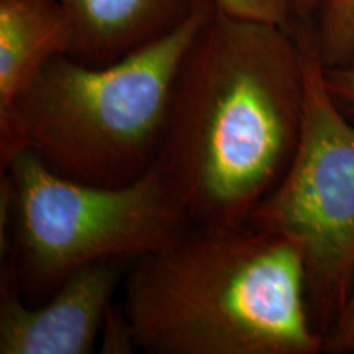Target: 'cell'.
<instances>
[{"mask_svg": "<svg viewBox=\"0 0 354 354\" xmlns=\"http://www.w3.org/2000/svg\"><path fill=\"white\" fill-rule=\"evenodd\" d=\"M323 353L353 354L354 353V286L349 292L342 312L331 323L323 336Z\"/></svg>", "mask_w": 354, "mask_h": 354, "instance_id": "obj_12", "label": "cell"}, {"mask_svg": "<svg viewBox=\"0 0 354 354\" xmlns=\"http://www.w3.org/2000/svg\"><path fill=\"white\" fill-rule=\"evenodd\" d=\"M304 102L294 26L215 6L180 66L158 161L196 227H245L289 169Z\"/></svg>", "mask_w": 354, "mask_h": 354, "instance_id": "obj_1", "label": "cell"}, {"mask_svg": "<svg viewBox=\"0 0 354 354\" xmlns=\"http://www.w3.org/2000/svg\"><path fill=\"white\" fill-rule=\"evenodd\" d=\"M71 24L59 0H0V120L48 61L68 55Z\"/></svg>", "mask_w": 354, "mask_h": 354, "instance_id": "obj_8", "label": "cell"}, {"mask_svg": "<svg viewBox=\"0 0 354 354\" xmlns=\"http://www.w3.org/2000/svg\"><path fill=\"white\" fill-rule=\"evenodd\" d=\"M99 351L104 354H131L138 351L133 328L120 307H110L99 339Z\"/></svg>", "mask_w": 354, "mask_h": 354, "instance_id": "obj_11", "label": "cell"}, {"mask_svg": "<svg viewBox=\"0 0 354 354\" xmlns=\"http://www.w3.org/2000/svg\"><path fill=\"white\" fill-rule=\"evenodd\" d=\"M125 263L77 269L43 304L28 305L10 269L0 276V354H91L99 339Z\"/></svg>", "mask_w": 354, "mask_h": 354, "instance_id": "obj_6", "label": "cell"}, {"mask_svg": "<svg viewBox=\"0 0 354 354\" xmlns=\"http://www.w3.org/2000/svg\"><path fill=\"white\" fill-rule=\"evenodd\" d=\"M216 8L240 19L268 21L292 28L295 24L289 0H214Z\"/></svg>", "mask_w": 354, "mask_h": 354, "instance_id": "obj_10", "label": "cell"}, {"mask_svg": "<svg viewBox=\"0 0 354 354\" xmlns=\"http://www.w3.org/2000/svg\"><path fill=\"white\" fill-rule=\"evenodd\" d=\"M325 81L336 104L354 115V57L346 63L325 68Z\"/></svg>", "mask_w": 354, "mask_h": 354, "instance_id": "obj_13", "label": "cell"}, {"mask_svg": "<svg viewBox=\"0 0 354 354\" xmlns=\"http://www.w3.org/2000/svg\"><path fill=\"white\" fill-rule=\"evenodd\" d=\"M294 35L305 74L297 151L246 225L300 251L310 315L323 338L354 286V123L326 86L315 25L295 20Z\"/></svg>", "mask_w": 354, "mask_h": 354, "instance_id": "obj_5", "label": "cell"}, {"mask_svg": "<svg viewBox=\"0 0 354 354\" xmlns=\"http://www.w3.org/2000/svg\"><path fill=\"white\" fill-rule=\"evenodd\" d=\"M215 12L201 0L172 32L107 66L57 55L0 120V162L30 149L55 174L120 187L158 165L180 66Z\"/></svg>", "mask_w": 354, "mask_h": 354, "instance_id": "obj_3", "label": "cell"}, {"mask_svg": "<svg viewBox=\"0 0 354 354\" xmlns=\"http://www.w3.org/2000/svg\"><path fill=\"white\" fill-rule=\"evenodd\" d=\"M325 0H289L294 19L300 21H312L320 13Z\"/></svg>", "mask_w": 354, "mask_h": 354, "instance_id": "obj_14", "label": "cell"}, {"mask_svg": "<svg viewBox=\"0 0 354 354\" xmlns=\"http://www.w3.org/2000/svg\"><path fill=\"white\" fill-rule=\"evenodd\" d=\"M122 308L148 354L323 353L302 254L250 225H194L133 261Z\"/></svg>", "mask_w": 354, "mask_h": 354, "instance_id": "obj_2", "label": "cell"}, {"mask_svg": "<svg viewBox=\"0 0 354 354\" xmlns=\"http://www.w3.org/2000/svg\"><path fill=\"white\" fill-rule=\"evenodd\" d=\"M71 24L68 55L107 66L165 37L201 0H59Z\"/></svg>", "mask_w": 354, "mask_h": 354, "instance_id": "obj_7", "label": "cell"}, {"mask_svg": "<svg viewBox=\"0 0 354 354\" xmlns=\"http://www.w3.org/2000/svg\"><path fill=\"white\" fill-rule=\"evenodd\" d=\"M2 266L28 305L95 263L131 264L194 223L161 166L120 187L84 184L48 169L30 149L2 166Z\"/></svg>", "mask_w": 354, "mask_h": 354, "instance_id": "obj_4", "label": "cell"}, {"mask_svg": "<svg viewBox=\"0 0 354 354\" xmlns=\"http://www.w3.org/2000/svg\"><path fill=\"white\" fill-rule=\"evenodd\" d=\"M315 37L325 68L354 57V0H325L317 17Z\"/></svg>", "mask_w": 354, "mask_h": 354, "instance_id": "obj_9", "label": "cell"}]
</instances>
